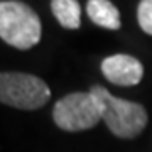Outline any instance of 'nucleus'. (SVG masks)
Segmentation results:
<instances>
[{"label": "nucleus", "mask_w": 152, "mask_h": 152, "mask_svg": "<svg viewBox=\"0 0 152 152\" xmlns=\"http://www.w3.org/2000/svg\"><path fill=\"white\" fill-rule=\"evenodd\" d=\"M102 118L98 105L90 91L69 93L58 100L53 108V120L61 130L81 132L90 130Z\"/></svg>", "instance_id": "4"}, {"label": "nucleus", "mask_w": 152, "mask_h": 152, "mask_svg": "<svg viewBox=\"0 0 152 152\" xmlns=\"http://www.w3.org/2000/svg\"><path fill=\"white\" fill-rule=\"evenodd\" d=\"M90 93L98 105L102 120L118 139H135L145 129L149 117L140 103L113 96L103 86H91Z\"/></svg>", "instance_id": "1"}, {"label": "nucleus", "mask_w": 152, "mask_h": 152, "mask_svg": "<svg viewBox=\"0 0 152 152\" xmlns=\"http://www.w3.org/2000/svg\"><path fill=\"white\" fill-rule=\"evenodd\" d=\"M86 12L91 22L98 27H103L107 31H118L122 26L118 9L110 0H88Z\"/></svg>", "instance_id": "6"}, {"label": "nucleus", "mask_w": 152, "mask_h": 152, "mask_svg": "<svg viewBox=\"0 0 152 152\" xmlns=\"http://www.w3.org/2000/svg\"><path fill=\"white\" fill-rule=\"evenodd\" d=\"M51 90L39 76L0 73V103L19 110H37L49 102Z\"/></svg>", "instance_id": "3"}, {"label": "nucleus", "mask_w": 152, "mask_h": 152, "mask_svg": "<svg viewBox=\"0 0 152 152\" xmlns=\"http://www.w3.org/2000/svg\"><path fill=\"white\" fill-rule=\"evenodd\" d=\"M137 20L145 34L152 36V0H140L137 7Z\"/></svg>", "instance_id": "8"}, {"label": "nucleus", "mask_w": 152, "mask_h": 152, "mask_svg": "<svg viewBox=\"0 0 152 152\" xmlns=\"http://www.w3.org/2000/svg\"><path fill=\"white\" fill-rule=\"evenodd\" d=\"M51 10L61 27L73 31L81 26V5L78 0H51Z\"/></svg>", "instance_id": "7"}, {"label": "nucleus", "mask_w": 152, "mask_h": 152, "mask_svg": "<svg viewBox=\"0 0 152 152\" xmlns=\"http://www.w3.org/2000/svg\"><path fill=\"white\" fill-rule=\"evenodd\" d=\"M102 73L112 85L134 86L142 81L144 66L130 54H113L102 61Z\"/></svg>", "instance_id": "5"}, {"label": "nucleus", "mask_w": 152, "mask_h": 152, "mask_svg": "<svg viewBox=\"0 0 152 152\" xmlns=\"http://www.w3.org/2000/svg\"><path fill=\"white\" fill-rule=\"evenodd\" d=\"M41 19L20 0L0 2V39L12 48L27 51L41 41Z\"/></svg>", "instance_id": "2"}]
</instances>
